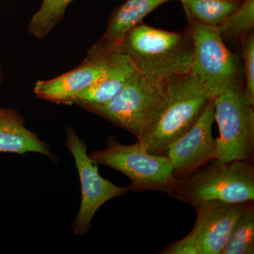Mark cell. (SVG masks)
I'll use <instances>...</instances> for the list:
<instances>
[{"instance_id": "6da1fadb", "label": "cell", "mask_w": 254, "mask_h": 254, "mask_svg": "<svg viewBox=\"0 0 254 254\" xmlns=\"http://www.w3.org/2000/svg\"><path fill=\"white\" fill-rule=\"evenodd\" d=\"M114 51L127 55L148 79L166 84L175 76L190 72L193 40L188 27L171 32L141 23L127 33Z\"/></svg>"}, {"instance_id": "7a4b0ae2", "label": "cell", "mask_w": 254, "mask_h": 254, "mask_svg": "<svg viewBox=\"0 0 254 254\" xmlns=\"http://www.w3.org/2000/svg\"><path fill=\"white\" fill-rule=\"evenodd\" d=\"M165 88L166 101L163 110L137 140L154 155H166L169 146L194 125L211 100L190 72L172 78Z\"/></svg>"}, {"instance_id": "3957f363", "label": "cell", "mask_w": 254, "mask_h": 254, "mask_svg": "<svg viewBox=\"0 0 254 254\" xmlns=\"http://www.w3.org/2000/svg\"><path fill=\"white\" fill-rule=\"evenodd\" d=\"M192 206L209 200L244 203L254 200L253 160L215 159L187 176L177 178L168 193Z\"/></svg>"}, {"instance_id": "277c9868", "label": "cell", "mask_w": 254, "mask_h": 254, "mask_svg": "<svg viewBox=\"0 0 254 254\" xmlns=\"http://www.w3.org/2000/svg\"><path fill=\"white\" fill-rule=\"evenodd\" d=\"M165 101V84L151 81L136 70L113 99L83 109L131 132L138 140L158 118Z\"/></svg>"}, {"instance_id": "5b68a950", "label": "cell", "mask_w": 254, "mask_h": 254, "mask_svg": "<svg viewBox=\"0 0 254 254\" xmlns=\"http://www.w3.org/2000/svg\"><path fill=\"white\" fill-rule=\"evenodd\" d=\"M89 156L95 163L126 175L131 181L128 187L132 191L153 190L168 193L177 182L168 157L152 154L138 141L124 145L110 136L104 149L93 150Z\"/></svg>"}, {"instance_id": "8992f818", "label": "cell", "mask_w": 254, "mask_h": 254, "mask_svg": "<svg viewBox=\"0 0 254 254\" xmlns=\"http://www.w3.org/2000/svg\"><path fill=\"white\" fill-rule=\"evenodd\" d=\"M213 100L214 116L220 130V136L215 139L217 160H253L254 103L246 94L243 83Z\"/></svg>"}, {"instance_id": "52a82bcc", "label": "cell", "mask_w": 254, "mask_h": 254, "mask_svg": "<svg viewBox=\"0 0 254 254\" xmlns=\"http://www.w3.org/2000/svg\"><path fill=\"white\" fill-rule=\"evenodd\" d=\"M188 28L193 46L190 73L210 99L242 84L236 59L225 46L218 26L189 20Z\"/></svg>"}, {"instance_id": "ba28073f", "label": "cell", "mask_w": 254, "mask_h": 254, "mask_svg": "<svg viewBox=\"0 0 254 254\" xmlns=\"http://www.w3.org/2000/svg\"><path fill=\"white\" fill-rule=\"evenodd\" d=\"M66 132V146L74 159L81 190V205L71 229L76 235H85L91 229L92 220L100 207L129 190L103 178L98 171V164L87 153L86 142L71 127H68Z\"/></svg>"}, {"instance_id": "9c48e42d", "label": "cell", "mask_w": 254, "mask_h": 254, "mask_svg": "<svg viewBox=\"0 0 254 254\" xmlns=\"http://www.w3.org/2000/svg\"><path fill=\"white\" fill-rule=\"evenodd\" d=\"M116 51L94 45L81 64L58 77L39 80L35 84V95L55 104L72 105L79 93L91 86L109 68Z\"/></svg>"}, {"instance_id": "30bf717a", "label": "cell", "mask_w": 254, "mask_h": 254, "mask_svg": "<svg viewBox=\"0 0 254 254\" xmlns=\"http://www.w3.org/2000/svg\"><path fill=\"white\" fill-rule=\"evenodd\" d=\"M214 120L213 100H210L194 125L169 146L166 155L176 178L190 175L216 159Z\"/></svg>"}, {"instance_id": "8fae6325", "label": "cell", "mask_w": 254, "mask_h": 254, "mask_svg": "<svg viewBox=\"0 0 254 254\" xmlns=\"http://www.w3.org/2000/svg\"><path fill=\"white\" fill-rule=\"evenodd\" d=\"M252 201L209 200L194 206L196 220L190 233L199 243L202 254H221L232 227Z\"/></svg>"}, {"instance_id": "7c38bea8", "label": "cell", "mask_w": 254, "mask_h": 254, "mask_svg": "<svg viewBox=\"0 0 254 254\" xmlns=\"http://www.w3.org/2000/svg\"><path fill=\"white\" fill-rule=\"evenodd\" d=\"M24 155L37 153L53 161L58 160L48 143L25 126L24 118L17 110L0 108V153Z\"/></svg>"}, {"instance_id": "4fadbf2b", "label": "cell", "mask_w": 254, "mask_h": 254, "mask_svg": "<svg viewBox=\"0 0 254 254\" xmlns=\"http://www.w3.org/2000/svg\"><path fill=\"white\" fill-rule=\"evenodd\" d=\"M136 71L130 58L116 51L111 64L104 74L79 93L73 100L72 105L83 108L108 103L120 93Z\"/></svg>"}, {"instance_id": "5bb4252c", "label": "cell", "mask_w": 254, "mask_h": 254, "mask_svg": "<svg viewBox=\"0 0 254 254\" xmlns=\"http://www.w3.org/2000/svg\"><path fill=\"white\" fill-rule=\"evenodd\" d=\"M170 0H127L112 14L104 34L95 44L114 50L130 30L143 23V18Z\"/></svg>"}, {"instance_id": "9a60e30c", "label": "cell", "mask_w": 254, "mask_h": 254, "mask_svg": "<svg viewBox=\"0 0 254 254\" xmlns=\"http://www.w3.org/2000/svg\"><path fill=\"white\" fill-rule=\"evenodd\" d=\"M188 20L218 26L245 0H181Z\"/></svg>"}, {"instance_id": "2e32d148", "label": "cell", "mask_w": 254, "mask_h": 254, "mask_svg": "<svg viewBox=\"0 0 254 254\" xmlns=\"http://www.w3.org/2000/svg\"><path fill=\"white\" fill-rule=\"evenodd\" d=\"M254 201L244 210L232 227L221 254H254Z\"/></svg>"}, {"instance_id": "e0dca14e", "label": "cell", "mask_w": 254, "mask_h": 254, "mask_svg": "<svg viewBox=\"0 0 254 254\" xmlns=\"http://www.w3.org/2000/svg\"><path fill=\"white\" fill-rule=\"evenodd\" d=\"M73 0H43L39 9L29 23L28 31L35 38H44L54 30L64 16L68 5Z\"/></svg>"}, {"instance_id": "ac0fdd59", "label": "cell", "mask_w": 254, "mask_h": 254, "mask_svg": "<svg viewBox=\"0 0 254 254\" xmlns=\"http://www.w3.org/2000/svg\"><path fill=\"white\" fill-rule=\"evenodd\" d=\"M254 0H245L242 5L218 26L224 38L243 39L253 31Z\"/></svg>"}, {"instance_id": "d6986e66", "label": "cell", "mask_w": 254, "mask_h": 254, "mask_svg": "<svg viewBox=\"0 0 254 254\" xmlns=\"http://www.w3.org/2000/svg\"><path fill=\"white\" fill-rule=\"evenodd\" d=\"M242 41V57L245 71V93L254 103V35L253 31L249 33Z\"/></svg>"}, {"instance_id": "ffe728a7", "label": "cell", "mask_w": 254, "mask_h": 254, "mask_svg": "<svg viewBox=\"0 0 254 254\" xmlns=\"http://www.w3.org/2000/svg\"><path fill=\"white\" fill-rule=\"evenodd\" d=\"M161 254H202L199 243L191 233L176 241L160 252Z\"/></svg>"}, {"instance_id": "44dd1931", "label": "cell", "mask_w": 254, "mask_h": 254, "mask_svg": "<svg viewBox=\"0 0 254 254\" xmlns=\"http://www.w3.org/2000/svg\"><path fill=\"white\" fill-rule=\"evenodd\" d=\"M1 81H2V73H1V67H0V86H1Z\"/></svg>"}, {"instance_id": "7402d4cb", "label": "cell", "mask_w": 254, "mask_h": 254, "mask_svg": "<svg viewBox=\"0 0 254 254\" xmlns=\"http://www.w3.org/2000/svg\"><path fill=\"white\" fill-rule=\"evenodd\" d=\"M179 1H181V0H179Z\"/></svg>"}]
</instances>
